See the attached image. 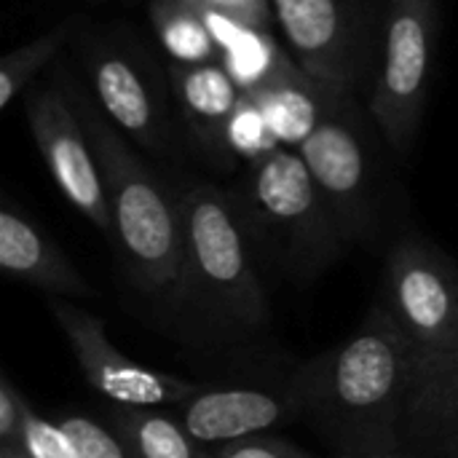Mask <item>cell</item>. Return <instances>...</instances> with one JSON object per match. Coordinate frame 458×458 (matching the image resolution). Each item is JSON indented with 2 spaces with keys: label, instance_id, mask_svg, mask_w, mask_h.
Returning a JSON list of instances; mask_svg holds the SVG:
<instances>
[{
  "label": "cell",
  "instance_id": "7402d4cb",
  "mask_svg": "<svg viewBox=\"0 0 458 458\" xmlns=\"http://www.w3.org/2000/svg\"><path fill=\"white\" fill-rule=\"evenodd\" d=\"M75 458H131L115 432H107L86 416H67L59 421Z\"/></svg>",
  "mask_w": 458,
  "mask_h": 458
},
{
  "label": "cell",
  "instance_id": "83f0119b",
  "mask_svg": "<svg viewBox=\"0 0 458 458\" xmlns=\"http://www.w3.org/2000/svg\"><path fill=\"white\" fill-rule=\"evenodd\" d=\"M344 458H413L408 451H397V454H386V456H344Z\"/></svg>",
  "mask_w": 458,
  "mask_h": 458
},
{
  "label": "cell",
  "instance_id": "8992f818",
  "mask_svg": "<svg viewBox=\"0 0 458 458\" xmlns=\"http://www.w3.org/2000/svg\"><path fill=\"white\" fill-rule=\"evenodd\" d=\"M378 303L405 338L419 384L458 344V271L454 260L421 236H403L386 258Z\"/></svg>",
  "mask_w": 458,
  "mask_h": 458
},
{
  "label": "cell",
  "instance_id": "d6986e66",
  "mask_svg": "<svg viewBox=\"0 0 458 458\" xmlns=\"http://www.w3.org/2000/svg\"><path fill=\"white\" fill-rule=\"evenodd\" d=\"M150 21L161 48L174 64L217 59V40L199 0H150Z\"/></svg>",
  "mask_w": 458,
  "mask_h": 458
},
{
  "label": "cell",
  "instance_id": "ac0fdd59",
  "mask_svg": "<svg viewBox=\"0 0 458 458\" xmlns=\"http://www.w3.org/2000/svg\"><path fill=\"white\" fill-rule=\"evenodd\" d=\"M110 427L131 458H199L201 445L188 435L180 419L156 408L118 405L110 408Z\"/></svg>",
  "mask_w": 458,
  "mask_h": 458
},
{
  "label": "cell",
  "instance_id": "3957f363",
  "mask_svg": "<svg viewBox=\"0 0 458 458\" xmlns=\"http://www.w3.org/2000/svg\"><path fill=\"white\" fill-rule=\"evenodd\" d=\"M180 204L185 231L180 303H193L231 330L263 327L268 303L239 201L212 182H188L180 188Z\"/></svg>",
  "mask_w": 458,
  "mask_h": 458
},
{
  "label": "cell",
  "instance_id": "cb8c5ba5",
  "mask_svg": "<svg viewBox=\"0 0 458 458\" xmlns=\"http://www.w3.org/2000/svg\"><path fill=\"white\" fill-rule=\"evenodd\" d=\"M212 454L215 458H314L303 448H298L282 437H271V435H255V437L223 443Z\"/></svg>",
  "mask_w": 458,
  "mask_h": 458
},
{
  "label": "cell",
  "instance_id": "ba28073f",
  "mask_svg": "<svg viewBox=\"0 0 458 458\" xmlns=\"http://www.w3.org/2000/svg\"><path fill=\"white\" fill-rule=\"evenodd\" d=\"M325 204L349 244L368 242L376 231V172L352 97H344L298 148Z\"/></svg>",
  "mask_w": 458,
  "mask_h": 458
},
{
  "label": "cell",
  "instance_id": "484cf974",
  "mask_svg": "<svg viewBox=\"0 0 458 458\" xmlns=\"http://www.w3.org/2000/svg\"><path fill=\"white\" fill-rule=\"evenodd\" d=\"M199 3L215 13L231 16V19L244 21L250 27H266L268 30V24L274 19L268 0H199Z\"/></svg>",
  "mask_w": 458,
  "mask_h": 458
},
{
  "label": "cell",
  "instance_id": "52a82bcc",
  "mask_svg": "<svg viewBox=\"0 0 458 458\" xmlns=\"http://www.w3.org/2000/svg\"><path fill=\"white\" fill-rule=\"evenodd\" d=\"M437 35V0H392L386 13L381 62L368 110L397 153H408L429 97Z\"/></svg>",
  "mask_w": 458,
  "mask_h": 458
},
{
  "label": "cell",
  "instance_id": "7a4b0ae2",
  "mask_svg": "<svg viewBox=\"0 0 458 458\" xmlns=\"http://www.w3.org/2000/svg\"><path fill=\"white\" fill-rule=\"evenodd\" d=\"M72 102L102 169L113 217L110 236L118 244L131 284L148 298L180 303L185 276L180 191L169 188L89 99L72 94Z\"/></svg>",
  "mask_w": 458,
  "mask_h": 458
},
{
  "label": "cell",
  "instance_id": "2e32d148",
  "mask_svg": "<svg viewBox=\"0 0 458 458\" xmlns=\"http://www.w3.org/2000/svg\"><path fill=\"white\" fill-rule=\"evenodd\" d=\"M250 97H255L263 107L279 145L298 150L322 123V118L349 94L325 86L301 64H293L284 75H279L263 91Z\"/></svg>",
  "mask_w": 458,
  "mask_h": 458
},
{
  "label": "cell",
  "instance_id": "f1b7e54d",
  "mask_svg": "<svg viewBox=\"0 0 458 458\" xmlns=\"http://www.w3.org/2000/svg\"><path fill=\"white\" fill-rule=\"evenodd\" d=\"M199 458H215V454H212V451H207V448L201 445V456Z\"/></svg>",
  "mask_w": 458,
  "mask_h": 458
},
{
  "label": "cell",
  "instance_id": "5b68a950",
  "mask_svg": "<svg viewBox=\"0 0 458 458\" xmlns=\"http://www.w3.org/2000/svg\"><path fill=\"white\" fill-rule=\"evenodd\" d=\"M295 62L354 97L373 89L392 0H268Z\"/></svg>",
  "mask_w": 458,
  "mask_h": 458
},
{
  "label": "cell",
  "instance_id": "9c48e42d",
  "mask_svg": "<svg viewBox=\"0 0 458 458\" xmlns=\"http://www.w3.org/2000/svg\"><path fill=\"white\" fill-rule=\"evenodd\" d=\"M27 121L38 153L59 193L89 223L110 233L113 217L102 169L67 86L35 89L27 97Z\"/></svg>",
  "mask_w": 458,
  "mask_h": 458
},
{
  "label": "cell",
  "instance_id": "6da1fadb",
  "mask_svg": "<svg viewBox=\"0 0 458 458\" xmlns=\"http://www.w3.org/2000/svg\"><path fill=\"white\" fill-rule=\"evenodd\" d=\"M295 386L301 419L314 424L344 456L405 451L416 365L381 303L370 309L352 338L303 365Z\"/></svg>",
  "mask_w": 458,
  "mask_h": 458
},
{
  "label": "cell",
  "instance_id": "f546056e",
  "mask_svg": "<svg viewBox=\"0 0 458 458\" xmlns=\"http://www.w3.org/2000/svg\"><path fill=\"white\" fill-rule=\"evenodd\" d=\"M413 458H424V456H413Z\"/></svg>",
  "mask_w": 458,
  "mask_h": 458
},
{
  "label": "cell",
  "instance_id": "603a6c76",
  "mask_svg": "<svg viewBox=\"0 0 458 458\" xmlns=\"http://www.w3.org/2000/svg\"><path fill=\"white\" fill-rule=\"evenodd\" d=\"M21 413H24V454L30 458H75L64 432L59 424L46 421L38 416L30 403L21 397Z\"/></svg>",
  "mask_w": 458,
  "mask_h": 458
},
{
  "label": "cell",
  "instance_id": "d4e9b609",
  "mask_svg": "<svg viewBox=\"0 0 458 458\" xmlns=\"http://www.w3.org/2000/svg\"><path fill=\"white\" fill-rule=\"evenodd\" d=\"M21 443H24L21 394L13 389L8 376H0V445L21 448Z\"/></svg>",
  "mask_w": 458,
  "mask_h": 458
},
{
  "label": "cell",
  "instance_id": "4316f807",
  "mask_svg": "<svg viewBox=\"0 0 458 458\" xmlns=\"http://www.w3.org/2000/svg\"><path fill=\"white\" fill-rule=\"evenodd\" d=\"M0 458H30L21 448H11V445H0Z\"/></svg>",
  "mask_w": 458,
  "mask_h": 458
},
{
  "label": "cell",
  "instance_id": "44dd1931",
  "mask_svg": "<svg viewBox=\"0 0 458 458\" xmlns=\"http://www.w3.org/2000/svg\"><path fill=\"white\" fill-rule=\"evenodd\" d=\"M225 145L231 156H239L247 164H258L260 158L282 148L255 97L242 94L225 129Z\"/></svg>",
  "mask_w": 458,
  "mask_h": 458
},
{
  "label": "cell",
  "instance_id": "30bf717a",
  "mask_svg": "<svg viewBox=\"0 0 458 458\" xmlns=\"http://www.w3.org/2000/svg\"><path fill=\"white\" fill-rule=\"evenodd\" d=\"M54 319L64 333L86 381L110 403L118 405H137V408H164V405H182L191 394L201 386L169 376L161 370H150L121 349L113 346L107 338L105 322L67 301H51Z\"/></svg>",
  "mask_w": 458,
  "mask_h": 458
},
{
  "label": "cell",
  "instance_id": "7c38bea8",
  "mask_svg": "<svg viewBox=\"0 0 458 458\" xmlns=\"http://www.w3.org/2000/svg\"><path fill=\"white\" fill-rule=\"evenodd\" d=\"M91 89L110 123L145 150L166 145L164 105L142 64L121 46H97L89 54Z\"/></svg>",
  "mask_w": 458,
  "mask_h": 458
},
{
  "label": "cell",
  "instance_id": "5bb4252c",
  "mask_svg": "<svg viewBox=\"0 0 458 458\" xmlns=\"http://www.w3.org/2000/svg\"><path fill=\"white\" fill-rule=\"evenodd\" d=\"M172 86L180 113L196 142L215 158L231 156L225 145V129L244 91L236 86L220 59L172 64Z\"/></svg>",
  "mask_w": 458,
  "mask_h": 458
},
{
  "label": "cell",
  "instance_id": "8fae6325",
  "mask_svg": "<svg viewBox=\"0 0 458 458\" xmlns=\"http://www.w3.org/2000/svg\"><path fill=\"white\" fill-rule=\"evenodd\" d=\"M301 416L295 376L287 384L199 389L180 405V421L199 445H223Z\"/></svg>",
  "mask_w": 458,
  "mask_h": 458
},
{
  "label": "cell",
  "instance_id": "e0dca14e",
  "mask_svg": "<svg viewBox=\"0 0 458 458\" xmlns=\"http://www.w3.org/2000/svg\"><path fill=\"white\" fill-rule=\"evenodd\" d=\"M207 16L217 40V54H220L217 59L244 94L263 91L293 64H298L295 56L284 51L266 27H250L244 21L215 13L209 8Z\"/></svg>",
  "mask_w": 458,
  "mask_h": 458
},
{
  "label": "cell",
  "instance_id": "9a60e30c",
  "mask_svg": "<svg viewBox=\"0 0 458 458\" xmlns=\"http://www.w3.org/2000/svg\"><path fill=\"white\" fill-rule=\"evenodd\" d=\"M405 451L424 458H458V344L413 389Z\"/></svg>",
  "mask_w": 458,
  "mask_h": 458
},
{
  "label": "cell",
  "instance_id": "277c9868",
  "mask_svg": "<svg viewBox=\"0 0 458 458\" xmlns=\"http://www.w3.org/2000/svg\"><path fill=\"white\" fill-rule=\"evenodd\" d=\"M252 244L263 247L295 282L319 276L346 252V242L298 150L279 148L250 164L236 199Z\"/></svg>",
  "mask_w": 458,
  "mask_h": 458
},
{
  "label": "cell",
  "instance_id": "ffe728a7",
  "mask_svg": "<svg viewBox=\"0 0 458 458\" xmlns=\"http://www.w3.org/2000/svg\"><path fill=\"white\" fill-rule=\"evenodd\" d=\"M70 35V21L56 24L54 30L38 35L35 40L13 48L11 54H5L0 59V110H8L11 102L16 97H21V91H27V86L35 81V75L54 62V56L59 54V48L64 46Z\"/></svg>",
  "mask_w": 458,
  "mask_h": 458
},
{
  "label": "cell",
  "instance_id": "4fadbf2b",
  "mask_svg": "<svg viewBox=\"0 0 458 458\" xmlns=\"http://www.w3.org/2000/svg\"><path fill=\"white\" fill-rule=\"evenodd\" d=\"M0 268L54 295H91L89 282L75 271L67 255L32 220L11 207L0 209Z\"/></svg>",
  "mask_w": 458,
  "mask_h": 458
}]
</instances>
